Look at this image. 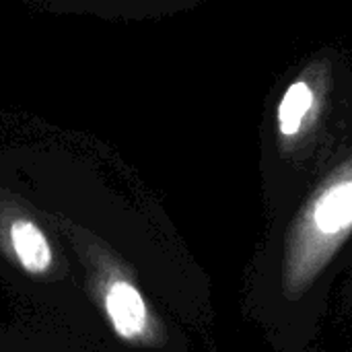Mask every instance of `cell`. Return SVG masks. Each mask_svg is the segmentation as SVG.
<instances>
[{"label":"cell","mask_w":352,"mask_h":352,"mask_svg":"<svg viewBox=\"0 0 352 352\" xmlns=\"http://www.w3.org/2000/svg\"><path fill=\"white\" fill-rule=\"evenodd\" d=\"M316 225L322 233H338L352 225V182L326 190L316 206Z\"/></svg>","instance_id":"3"},{"label":"cell","mask_w":352,"mask_h":352,"mask_svg":"<svg viewBox=\"0 0 352 352\" xmlns=\"http://www.w3.org/2000/svg\"><path fill=\"white\" fill-rule=\"evenodd\" d=\"M105 307L109 314V320L116 328V332L122 338H134L138 336L146 326V305L140 297V293L124 283L118 280L109 287L105 297Z\"/></svg>","instance_id":"1"},{"label":"cell","mask_w":352,"mask_h":352,"mask_svg":"<svg viewBox=\"0 0 352 352\" xmlns=\"http://www.w3.org/2000/svg\"><path fill=\"white\" fill-rule=\"evenodd\" d=\"M10 243L12 250L29 272H45L52 264V250L43 237V233L29 221H19L10 227Z\"/></svg>","instance_id":"2"},{"label":"cell","mask_w":352,"mask_h":352,"mask_svg":"<svg viewBox=\"0 0 352 352\" xmlns=\"http://www.w3.org/2000/svg\"><path fill=\"white\" fill-rule=\"evenodd\" d=\"M314 93L305 80H295L283 95L278 105V128L285 136H293L299 132L303 118L311 109Z\"/></svg>","instance_id":"4"}]
</instances>
